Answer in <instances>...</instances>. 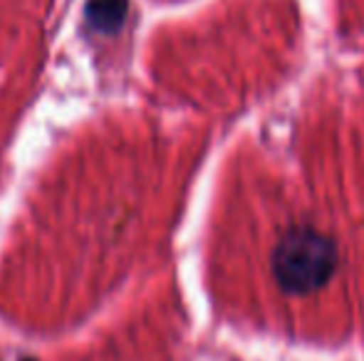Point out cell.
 Wrapping results in <instances>:
<instances>
[{
  "mask_svg": "<svg viewBox=\"0 0 364 361\" xmlns=\"http://www.w3.org/2000/svg\"><path fill=\"white\" fill-rule=\"evenodd\" d=\"M335 267V250L330 240L315 231H292L280 240L273 255V270L278 282L292 294H307L322 287Z\"/></svg>",
  "mask_w": 364,
  "mask_h": 361,
  "instance_id": "6da1fadb",
  "label": "cell"
},
{
  "mask_svg": "<svg viewBox=\"0 0 364 361\" xmlns=\"http://www.w3.org/2000/svg\"><path fill=\"white\" fill-rule=\"evenodd\" d=\"M85 18L92 30L102 35H114L124 25L127 0H90Z\"/></svg>",
  "mask_w": 364,
  "mask_h": 361,
  "instance_id": "7a4b0ae2",
  "label": "cell"
},
{
  "mask_svg": "<svg viewBox=\"0 0 364 361\" xmlns=\"http://www.w3.org/2000/svg\"><path fill=\"white\" fill-rule=\"evenodd\" d=\"M23 361H33V359H23Z\"/></svg>",
  "mask_w": 364,
  "mask_h": 361,
  "instance_id": "3957f363",
  "label": "cell"
}]
</instances>
